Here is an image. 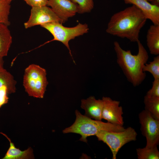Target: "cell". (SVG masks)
I'll use <instances>...</instances> for the list:
<instances>
[{
	"label": "cell",
	"mask_w": 159,
	"mask_h": 159,
	"mask_svg": "<svg viewBox=\"0 0 159 159\" xmlns=\"http://www.w3.org/2000/svg\"><path fill=\"white\" fill-rule=\"evenodd\" d=\"M147 19L141 11L134 5L114 14L107 24L106 32L132 42L139 40V34Z\"/></svg>",
	"instance_id": "cell-1"
},
{
	"label": "cell",
	"mask_w": 159,
	"mask_h": 159,
	"mask_svg": "<svg viewBox=\"0 0 159 159\" xmlns=\"http://www.w3.org/2000/svg\"><path fill=\"white\" fill-rule=\"evenodd\" d=\"M137 43L138 51L136 55L132 54L130 50L122 49L118 42L113 43L117 63L127 80L134 87L139 85L145 79L146 74L143 69L149 59L148 52L139 40Z\"/></svg>",
	"instance_id": "cell-2"
},
{
	"label": "cell",
	"mask_w": 159,
	"mask_h": 159,
	"mask_svg": "<svg viewBox=\"0 0 159 159\" xmlns=\"http://www.w3.org/2000/svg\"><path fill=\"white\" fill-rule=\"evenodd\" d=\"M75 113L74 122L63 130L62 132L64 134L72 133L80 134L81 137L79 140L85 143L87 142L88 137L95 135L101 130L120 132L125 129L123 126L91 119L82 115L77 110L75 111Z\"/></svg>",
	"instance_id": "cell-3"
},
{
	"label": "cell",
	"mask_w": 159,
	"mask_h": 159,
	"mask_svg": "<svg viewBox=\"0 0 159 159\" xmlns=\"http://www.w3.org/2000/svg\"><path fill=\"white\" fill-rule=\"evenodd\" d=\"M45 69L39 66L32 64L25 69L23 85L29 96L42 98L48 82Z\"/></svg>",
	"instance_id": "cell-4"
},
{
	"label": "cell",
	"mask_w": 159,
	"mask_h": 159,
	"mask_svg": "<svg viewBox=\"0 0 159 159\" xmlns=\"http://www.w3.org/2000/svg\"><path fill=\"white\" fill-rule=\"evenodd\" d=\"M40 26L49 31L54 37L53 39L46 42L44 44L55 40L61 42L68 49L72 57L71 51L69 45V42L77 37L87 33L89 29L87 24L80 23L72 27L64 26L62 23L59 22H52Z\"/></svg>",
	"instance_id": "cell-5"
},
{
	"label": "cell",
	"mask_w": 159,
	"mask_h": 159,
	"mask_svg": "<svg viewBox=\"0 0 159 159\" xmlns=\"http://www.w3.org/2000/svg\"><path fill=\"white\" fill-rule=\"evenodd\" d=\"M137 133L130 127L122 131L113 132L102 130L95 135L98 140L102 141L109 147L112 154V159H116L120 148L126 144L136 140Z\"/></svg>",
	"instance_id": "cell-6"
},
{
	"label": "cell",
	"mask_w": 159,
	"mask_h": 159,
	"mask_svg": "<svg viewBox=\"0 0 159 159\" xmlns=\"http://www.w3.org/2000/svg\"><path fill=\"white\" fill-rule=\"evenodd\" d=\"M140 130L146 139L145 147L157 145L159 143V120L153 118L145 110L138 115Z\"/></svg>",
	"instance_id": "cell-7"
},
{
	"label": "cell",
	"mask_w": 159,
	"mask_h": 159,
	"mask_svg": "<svg viewBox=\"0 0 159 159\" xmlns=\"http://www.w3.org/2000/svg\"><path fill=\"white\" fill-rule=\"evenodd\" d=\"M52 22L62 23L51 8L47 6L33 7H32L29 19L24 23V25L25 29H28L36 25Z\"/></svg>",
	"instance_id": "cell-8"
},
{
	"label": "cell",
	"mask_w": 159,
	"mask_h": 159,
	"mask_svg": "<svg viewBox=\"0 0 159 159\" xmlns=\"http://www.w3.org/2000/svg\"><path fill=\"white\" fill-rule=\"evenodd\" d=\"M102 99L103 102L102 119L110 123L123 126L124 123L122 117L123 112L122 107L120 106V102L107 97H103Z\"/></svg>",
	"instance_id": "cell-9"
},
{
	"label": "cell",
	"mask_w": 159,
	"mask_h": 159,
	"mask_svg": "<svg viewBox=\"0 0 159 159\" xmlns=\"http://www.w3.org/2000/svg\"><path fill=\"white\" fill-rule=\"evenodd\" d=\"M47 6H50L62 23L78 12L77 5L71 0H48Z\"/></svg>",
	"instance_id": "cell-10"
},
{
	"label": "cell",
	"mask_w": 159,
	"mask_h": 159,
	"mask_svg": "<svg viewBox=\"0 0 159 159\" xmlns=\"http://www.w3.org/2000/svg\"><path fill=\"white\" fill-rule=\"evenodd\" d=\"M126 4L138 8L147 20L155 25H159V6L154 5L147 0H123Z\"/></svg>",
	"instance_id": "cell-11"
},
{
	"label": "cell",
	"mask_w": 159,
	"mask_h": 159,
	"mask_svg": "<svg viewBox=\"0 0 159 159\" xmlns=\"http://www.w3.org/2000/svg\"><path fill=\"white\" fill-rule=\"evenodd\" d=\"M103 102L102 100L96 99L94 96L81 100V107L85 111V115L96 120H101Z\"/></svg>",
	"instance_id": "cell-12"
},
{
	"label": "cell",
	"mask_w": 159,
	"mask_h": 159,
	"mask_svg": "<svg viewBox=\"0 0 159 159\" xmlns=\"http://www.w3.org/2000/svg\"><path fill=\"white\" fill-rule=\"evenodd\" d=\"M147 47L150 53L159 54V25L153 24L148 30L146 36Z\"/></svg>",
	"instance_id": "cell-13"
},
{
	"label": "cell",
	"mask_w": 159,
	"mask_h": 159,
	"mask_svg": "<svg viewBox=\"0 0 159 159\" xmlns=\"http://www.w3.org/2000/svg\"><path fill=\"white\" fill-rule=\"evenodd\" d=\"M0 133L5 136L10 142V146L3 159H31L34 158L32 148L21 151L16 148L10 139L5 134L2 132Z\"/></svg>",
	"instance_id": "cell-14"
},
{
	"label": "cell",
	"mask_w": 159,
	"mask_h": 159,
	"mask_svg": "<svg viewBox=\"0 0 159 159\" xmlns=\"http://www.w3.org/2000/svg\"><path fill=\"white\" fill-rule=\"evenodd\" d=\"M8 26L0 23V56L7 55L12 42V38Z\"/></svg>",
	"instance_id": "cell-15"
},
{
	"label": "cell",
	"mask_w": 159,
	"mask_h": 159,
	"mask_svg": "<svg viewBox=\"0 0 159 159\" xmlns=\"http://www.w3.org/2000/svg\"><path fill=\"white\" fill-rule=\"evenodd\" d=\"M145 110L154 118L159 120V97L144 96Z\"/></svg>",
	"instance_id": "cell-16"
},
{
	"label": "cell",
	"mask_w": 159,
	"mask_h": 159,
	"mask_svg": "<svg viewBox=\"0 0 159 159\" xmlns=\"http://www.w3.org/2000/svg\"><path fill=\"white\" fill-rule=\"evenodd\" d=\"M16 81L13 76L4 68L0 69V88L6 86L8 90L9 94L16 92Z\"/></svg>",
	"instance_id": "cell-17"
},
{
	"label": "cell",
	"mask_w": 159,
	"mask_h": 159,
	"mask_svg": "<svg viewBox=\"0 0 159 159\" xmlns=\"http://www.w3.org/2000/svg\"><path fill=\"white\" fill-rule=\"evenodd\" d=\"M138 159H159V152L157 145L136 149Z\"/></svg>",
	"instance_id": "cell-18"
},
{
	"label": "cell",
	"mask_w": 159,
	"mask_h": 159,
	"mask_svg": "<svg viewBox=\"0 0 159 159\" xmlns=\"http://www.w3.org/2000/svg\"><path fill=\"white\" fill-rule=\"evenodd\" d=\"M11 2L8 0H0V23L8 26L10 25L9 16Z\"/></svg>",
	"instance_id": "cell-19"
},
{
	"label": "cell",
	"mask_w": 159,
	"mask_h": 159,
	"mask_svg": "<svg viewBox=\"0 0 159 159\" xmlns=\"http://www.w3.org/2000/svg\"><path fill=\"white\" fill-rule=\"evenodd\" d=\"M143 70L145 72H147L151 73L154 80L159 79V55L154 57L153 60L149 63H146Z\"/></svg>",
	"instance_id": "cell-20"
},
{
	"label": "cell",
	"mask_w": 159,
	"mask_h": 159,
	"mask_svg": "<svg viewBox=\"0 0 159 159\" xmlns=\"http://www.w3.org/2000/svg\"><path fill=\"white\" fill-rule=\"evenodd\" d=\"M77 5L78 12L80 14L90 12L93 9V0H71Z\"/></svg>",
	"instance_id": "cell-21"
},
{
	"label": "cell",
	"mask_w": 159,
	"mask_h": 159,
	"mask_svg": "<svg viewBox=\"0 0 159 159\" xmlns=\"http://www.w3.org/2000/svg\"><path fill=\"white\" fill-rule=\"evenodd\" d=\"M146 95L150 97H159V79L154 80L151 88Z\"/></svg>",
	"instance_id": "cell-22"
},
{
	"label": "cell",
	"mask_w": 159,
	"mask_h": 159,
	"mask_svg": "<svg viewBox=\"0 0 159 159\" xmlns=\"http://www.w3.org/2000/svg\"><path fill=\"white\" fill-rule=\"evenodd\" d=\"M9 94L8 90L6 86H2L0 88V108L8 102Z\"/></svg>",
	"instance_id": "cell-23"
},
{
	"label": "cell",
	"mask_w": 159,
	"mask_h": 159,
	"mask_svg": "<svg viewBox=\"0 0 159 159\" xmlns=\"http://www.w3.org/2000/svg\"><path fill=\"white\" fill-rule=\"evenodd\" d=\"M26 3L33 7H39L47 6L48 0H23Z\"/></svg>",
	"instance_id": "cell-24"
},
{
	"label": "cell",
	"mask_w": 159,
	"mask_h": 159,
	"mask_svg": "<svg viewBox=\"0 0 159 159\" xmlns=\"http://www.w3.org/2000/svg\"><path fill=\"white\" fill-rule=\"evenodd\" d=\"M151 3L154 5L159 6V0H153Z\"/></svg>",
	"instance_id": "cell-25"
},
{
	"label": "cell",
	"mask_w": 159,
	"mask_h": 159,
	"mask_svg": "<svg viewBox=\"0 0 159 159\" xmlns=\"http://www.w3.org/2000/svg\"><path fill=\"white\" fill-rule=\"evenodd\" d=\"M4 61L3 59V57L0 56V69L4 68Z\"/></svg>",
	"instance_id": "cell-26"
},
{
	"label": "cell",
	"mask_w": 159,
	"mask_h": 159,
	"mask_svg": "<svg viewBox=\"0 0 159 159\" xmlns=\"http://www.w3.org/2000/svg\"><path fill=\"white\" fill-rule=\"evenodd\" d=\"M149 2H151L152 1H153V0H147Z\"/></svg>",
	"instance_id": "cell-27"
},
{
	"label": "cell",
	"mask_w": 159,
	"mask_h": 159,
	"mask_svg": "<svg viewBox=\"0 0 159 159\" xmlns=\"http://www.w3.org/2000/svg\"><path fill=\"white\" fill-rule=\"evenodd\" d=\"M8 0L9 1L11 2V1L13 0Z\"/></svg>",
	"instance_id": "cell-28"
}]
</instances>
